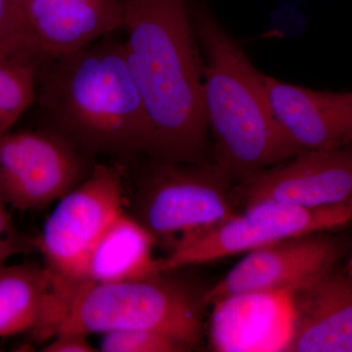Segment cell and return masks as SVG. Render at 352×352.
I'll use <instances>...</instances> for the list:
<instances>
[{"label":"cell","instance_id":"obj_13","mask_svg":"<svg viewBox=\"0 0 352 352\" xmlns=\"http://www.w3.org/2000/svg\"><path fill=\"white\" fill-rule=\"evenodd\" d=\"M266 87L278 120L300 151L352 144V91H320L268 76Z\"/></svg>","mask_w":352,"mask_h":352},{"label":"cell","instance_id":"obj_6","mask_svg":"<svg viewBox=\"0 0 352 352\" xmlns=\"http://www.w3.org/2000/svg\"><path fill=\"white\" fill-rule=\"evenodd\" d=\"M351 221L352 199L318 208L258 201L217 226L176 242L166 256L159 258L160 271L168 273L245 254L289 238L335 230Z\"/></svg>","mask_w":352,"mask_h":352},{"label":"cell","instance_id":"obj_7","mask_svg":"<svg viewBox=\"0 0 352 352\" xmlns=\"http://www.w3.org/2000/svg\"><path fill=\"white\" fill-rule=\"evenodd\" d=\"M120 168L94 164L78 186L58 201L44 223L38 248L54 274L80 279L88 254L124 212Z\"/></svg>","mask_w":352,"mask_h":352},{"label":"cell","instance_id":"obj_5","mask_svg":"<svg viewBox=\"0 0 352 352\" xmlns=\"http://www.w3.org/2000/svg\"><path fill=\"white\" fill-rule=\"evenodd\" d=\"M152 161L139 185L132 217L155 240L173 245L238 212L234 182L214 162Z\"/></svg>","mask_w":352,"mask_h":352},{"label":"cell","instance_id":"obj_9","mask_svg":"<svg viewBox=\"0 0 352 352\" xmlns=\"http://www.w3.org/2000/svg\"><path fill=\"white\" fill-rule=\"evenodd\" d=\"M340 256L338 241L324 233L298 236L248 252L204 294L205 305L244 295H293L333 270Z\"/></svg>","mask_w":352,"mask_h":352},{"label":"cell","instance_id":"obj_1","mask_svg":"<svg viewBox=\"0 0 352 352\" xmlns=\"http://www.w3.org/2000/svg\"><path fill=\"white\" fill-rule=\"evenodd\" d=\"M122 2L126 61L149 126L146 154L170 163L212 162L204 59L188 0Z\"/></svg>","mask_w":352,"mask_h":352},{"label":"cell","instance_id":"obj_15","mask_svg":"<svg viewBox=\"0 0 352 352\" xmlns=\"http://www.w3.org/2000/svg\"><path fill=\"white\" fill-rule=\"evenodd\" d=\"M52 279L47 266H0V338L36 328Z\"/></svg>","mask_w":352,"mask_h":352},{"label":"cell","instance_id":"obj_19","mask_svg":"<svg viewBox=\"0 0 352 352\" xmlns=\"http://www.w3.org/2000/svg\"><path fill=\"white\" fill-rule=\"evenodd\" d=\"M6 205V201L0 194V266L4 265L21 248Z\"/></svg>","mask_w":352,"mask_h":352},{"label":"cell","instance_id":"obj_12","mask_svg":"<svg viewBox=\"0 0 352 352\" xmlns=\"http://www.w3.org/2000/svg\"><path fill=\"white\" fill-rule=\"evenodd\" d=\"M288 335L282 351L352 352V279L330 271L289 296Z\"/></svg>","mask_w":352,"mask_h":352},{"label":"cell","instance_id":"obj_21","mask_svg":"<svg viewBox=\"0 0 352 352\" xmlns=\"http://www.w3.org/2000/svg\"><path fill=\"white\" fill-rule=\"evenodd\" d=\"M346 273L349 274V276L352 279V252L351 256V261H349V265H347Z\"/></svg>","mask_w":352,"mask_h":352},{"label":"cell","instance_id":"obj_20","mask_svg":"<svg viewBox=\"0 0 352 352\" xmlns=\"http://www.w3.org/2000/svg\"><path fill=\"white\" fill-rule=\"evenodd\" d=\"M44 352H94L97 351L88 336L80 333H62L48 340Z\"/></svg>","mask_w":352,"mask_h":352},{"label":"cell","instance_id":"obj_18","mask_svg":"<svg viewBox=\"0 0 352 352\" xmlns=\"http://www.w3.org/2000/svg\"><path fill=\"white\" fill-rule=\"evenodd\" d=\"M25 6L22 0H0V56L17 54L24 47Z\"/></svg>","mask_w":352,"mask_h":352},{"label":"cell","instance_id":"obj_14","mask_svg":"<svg viewBox=\"0 0 352 352\" xmlns=\"http://www.w3.org/2000/svg\"><path fill=\"white\" fill-rule=\"evenodd\" d=\"M155 242L140 222L124 212L92 248L80 279L107 283L161 274L159 258L153 256Z\"/></svg>","mask_w":352,"mask_h":352},{"label":"cell","instance_id":"obj_4","mask_svg":"<svg viewBox=\"0 0 352 352\" xmlns=\"http://www.w3.org/2000/svg\"><path fill=\"white\" fill-rule=\"evenodd\" d=\"M163 274L102 283L53 273L38 325L32 333L48 340L62 333L89 336L149 330L190 349L198 344L203 333L204 296L198 298Z\"/></svg>","mask_w":352,"mask_h":352},{"label":"cell","instance_id":"obj_22","mask_svg":"<svg viewBox=\"0 0 352 352\" xmlns=\"http://www.w3.org/2000/svg\"><path fill=\"white\" fill-rule=\"evenodd\" d=\"M22 1H23V3H24V6H25V1H27V0H22Z\"/></svg>","mask_w":352,"mask_h":352},{"label":"cell","instance_id":"obj_16","mask_svg":"<svg viewBox=\"0 0 352 352\" xmlns=\"http://www.w3.org/2000/svg\"><path fill=\"white\" fill-rule=\"evenodd\" d=\"M24 53L0 56V134L11 126L36 99V67Z\"/></svg>","mask_w":352,"mask_h":352},{"label":"cell","instance_id":"obj_17","mask_svg":"<svg viewBox=\"0 0 352 352\" xmlns=\"http://www.w3.org/2000/svg\"><path fill=\"white\" fill-rule=\"evenodd\" d=\"M187 349L173 338L149 330L105 333L99 346V351L103 352H175Z\"/></svg>","mask_w":352,"mask_h":352},{"label":"cell","instance_id":"obj_3","mask_svg":"<svg viewBox=\"0 0 352 352\" xmlns=\"http://www.w3.org/2000/svg\"><path fill=\"white\" fill-rule=\"evenodd\" d=\"M111 36L51 60L39 103L54 131L87 154H146L144 104L124 41Z\"/></svg>","mask_w":352,"mask_h":352},{"label":"cell","instance_id":"obj_11","mask_svg":"<svg viewBox=\"0 0 352 352\" xmlns=\"http://www.w3.org/2000/svg\"><path fill=\"white\" fill-rule=\"evenodd\" d=\"M122 0H27L24 52L51 61L122 29Z\"/></svg>","mask_w":352,"mask_h":352},{"label":"cell","instance_id":"obj_2","mask_svg":"<svg viewBox=\"0 0 352 352\" xmlns=\"http://www.w3.org/2000/svg\"><path fill=\"white\" fill-rule=\"evenodd\" d=\"M190 10L205 57L204 100L212 162L236 184L302 153L273 111L266 76L205 4L193 2Z\"/></svg>","mask_w":352,"mask_h":352},{"label":"cell","instance_id":"obj_10","mask_svg":"<svg viewBox=\"0 0 352 352\" xmlns=\"http://www.w3.org/2000/svg\"><path fill=\"white\" fill-rule=\"evenodd\" d=\"M234 192L243 208L263 201L318 208L351 200L352 144L300 153L236 183Z\"/></svg>","mask_w":352,"mask_h":352},{"label":"cell","instance_id":"obj_8","mask_svg":"<svg viewBox=\"0 0 352 352\" xmlns=\"http://www.w3.org/2000/svg\"><path fill=\"white\" fill-rule=\"evenodd\" d=\"M85 154L56 131L0 134L2 198L20 210L59 201L91 173Z\"/></svg>","mask_w":352,"mask_h":352}]
</instances>
